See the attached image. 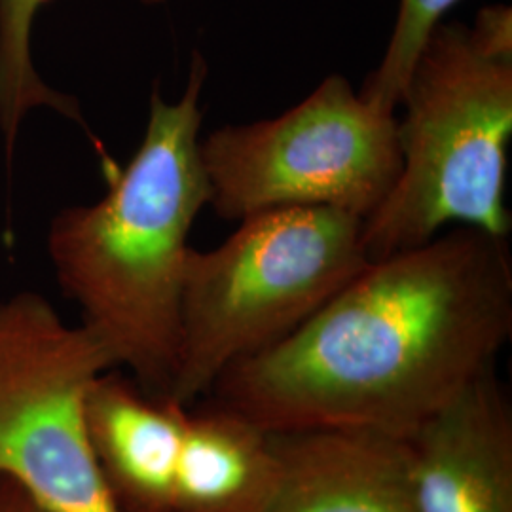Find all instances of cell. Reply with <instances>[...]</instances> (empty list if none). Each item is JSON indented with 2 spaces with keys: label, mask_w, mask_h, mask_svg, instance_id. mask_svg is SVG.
<instances>
[{
  "label": "cell",
  "mask_w": 512,
  "mask_h": 512,
  "mask_svg": "<svg viewBox=\"0 0 512 512\" xmlns=\"http://www.w3.org/2000/svg\"><path fill=\"white\" fill-rule=\"evenodd\" d=\"M414 512H512V408L495 370L403 440Z\"/></svg>",
  "instance_id": "cell-7"
},
{
  "label": "cell",
  "mask_w": 512,
  "mask_h": 512,
  "mask_svg": "<svg viewBox=\"0 0 512 512\" xmlns=\"http://www.w3.org/2000/svg\"><path fill=\"white\" fill-rule=\"evenodd\" d=\"M279 475L272 431L217 404L186 408L175 512H264Z\"/></svg>",
  "instance_id": "cell-10"
},
{
  "label": "cell",
  "mask_w": 512,
  "mask_h": 512,
  "mask_svg": "<svg viewBox=\"0 0 512 512\" xmlns=\"http://www.w3.org/2000/svg\"><path fill=\"white\" fill-rule=\"evenodd\" d=\"M205 80L207 63L194 54L179 99L167 101L156 86L133 158L103 164L107 194L63 209L48 232L57 281L82 311V327L158 401L169 399L177 370L188 236L209 207Z\"/></svg>",
  "instance_id": "cell-2"
},
{
  "label": "cell",
  "mask_w": 512,
  "mask_h": 512,
  "mask_svg": "<svg viewBox=\"0 0 512 512\" xmlns=\"http://www.w3.org/2000/svg\"><path fill=\"white\" fill-rule=\"evenodd\" d=\"M279 486L264 512H414L403 440L366 433H274Z\"/></svg>",
  "instance_id": "cell-9"
},
{
  "label": "cell",
  "mask_w": 512,
  "mask_h": 512,
  "mask_svg": "<svg viewBox=\"0 0 512 512\" xmlns=\"http://www.w3.org/2000/svg\"><path fill=\"white\" fill-rule=\"evenodd\" d=\"M365 219L289 207L239 220L211 251L190 247L169 403L194 406L220 374L302 327L370 264Z\"/></svg>",
  "instance_id": "cell-4"
},
{
  "label": "cell",
  "mask_w": 512,
  "mask_h": 512,
  "mask_svg": "<svg viewBox=\"0 0 512 512\" xmlns=\"http://www.w3.org/2000/svg\"><path fill=\"white\" fill-rule=\"evenodd\" d=\"M458 2L461 0H399L382 61L366 76L361 95L382 109L397 112L421 46Z\"/></svg>",
  "instance_id": "cell-12"
},
{
  "label": "cell",
  "mask_w": 512,
  "mask_h": 512,
  "mask_svg": "<svg viewBox=\"0 0 512 512\" xmlns=\"http://www.w3.org/2000/svg\"><path fill=\"white\" fill-rule=\"evenodd\" d=\"M82 325L37 293L0 302V478L50 512H120L99 471L88 393L112 370Z\"/></svg>",
  "instance_id": "cell-6"
},
{
  "label": "cell",
  "mask_w": 512,
  "mask_h": 512,
  "mask_svg": "<svg viewBox=\"0 0 512 512\" xmlns=\"http://www.w3.org/2000/svg\"><path fill=\"white\" fill-rule=\"evenodd\" d=\"M512 336L509 238L459 226L372 260L272 348L226 368L207 403L272 433L406 440Z\"/></svg>",
  "instance_id": "cell-1"
},
{
  "label": "cell",
  "mask_w": 512,
  "mask_h": 512,
  "mask_svg": "<svg viewBox=\"0 0 512 512\" xmlns=\"http://www.w3.org/2000/svg\"><path fill=\"white\" fill-rule=\"evenodd\" d=\"M186 406L158 401L133 380L101 374L88 393L93 454L120 512H175Z\"/></svg>",
  "instance_id": "cell-8"
},
{
  "label": "cell",
  "mask_w": 512,
  "mask_h": 512,
  "mask_svg": "<svg viewBox=\"0 0 512 512\" xmlns=\"http://www.w3.org/2000/svg\"><path fill=\"white\" fill-rule=\"evenodd\" d=\"M397 131L401 173L363 224L370 262L420 247L450 224L509 238L511 6L435 27L406 80Z\"/></svg>",
  "instance_id": "cell-3"
},
{
  "label": "cell",
  "mask_w": 512,
  "mask_h": 512,
  "mask_svg": "<svg viewBox=\"0 0 512 512\" xmlns=\"http://www.w3.org/2000/svg\"><path fill=\"white\" fill-rule=\"evenodd\" d=\"M50 0H0V133L8 162L12 160L23 118L33 109L50 107L82 122L71 97L55 92L38 76L31 38L38 12ZM158 6L167 0H141Z\"/></svg>",
  "instance_id": "cell-11"
},
{
  "label": "cell",
  "mask_w": 512,
  "mask_h": 512,
  "mask_svg": "<svg viewBox=\"0 0 512 512\" xmlns=\"http://www.w3.org/2000/svg\"><path fill=\"white\" fill-rule=\"evenodd\" d=\"M209 207L222 220L289 207L370 217L397 183V112L330 74L293 109L202 135Z\"/></svg>",
  "instance_id": "cell-5"
},
{
  "label": "cell",
  "mask_w": 512,
  "mask_h": 512,
  "mask_svg": "<svg viewBox=\"0 0 512 512\" xmlns=\"http://www.w3.org/2000/svg\"><path fill=\"white\" fill-rule=\"evenodd\" d=\"M0 512H50L10 480L0 478Z\"/></svg>",
  "instance_id": "cell-13"
}]
</instances>
